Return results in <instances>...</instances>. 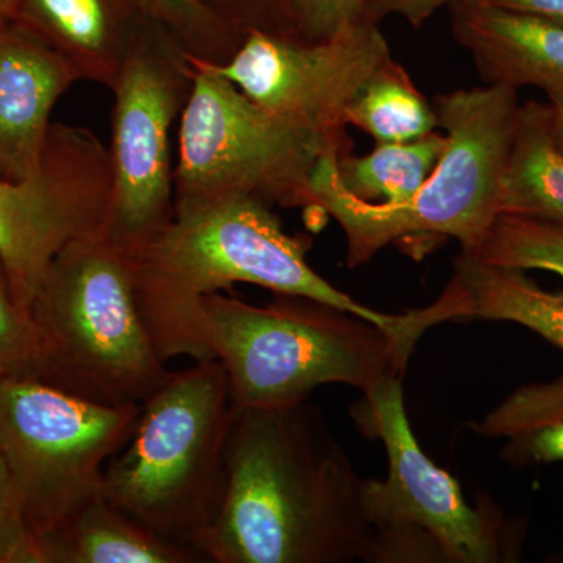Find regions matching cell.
<instances>
[{
  "label": "cell",
  "mask_w": 563,
  "mask_h": 563,
  "mask_svg": "<svg viewBox=\"0 0 563 563\" xmlns=\"http://www.w3.org/2000/svg\"><path fill=\"white\" fill-rule=\"evenodd\" d=\"M390 57L377 22L365 16L320 43L252 32L231 60L210 65L263 110L350 151L347 111Z\"/></svg>",
  "instance_id": "7c38bea8"
},
{
  "label": "cell",
  "mask_w": 563,
  "mask_h": 563,
  "mask_svg": "<svg viewBox=\"0 0 563 563\" xmlns=\"http://www.w3.org/2000/svg\"><path fill=\"white\" fill-rule=\"evenodd\" d=\"M362 481L317 407H235L220 510L195 548L213 563H374Z\"/></svg>",
  "instance_id": "6da1fadb"
},
{
  "label": "cell",
  "mask_w": 563,
  "mask_h": 563,
  "mask_svg": "<svg viewBox=\"0 0 563 563\" xmlns=\"http://www.w3.org/2000/svg\"><path fill=\"white\" fill-rule=\"evenodd\" d=\"M41 352L31 312L16 301L0 255V376H40Z\"/></svg>",
  "instance_id": "cb8c5ba5"
},
{
  "label": "cell",
  "mask_w": 563,
  "mask_h": 563,
  "mask_svg": "<svg viewBox=\"0 0 563 563\" xmlns=\"http://www.w3.org/2000/svg\"><path fill=\"white\" fill-rule=\"evenodd\" d=\"M191 62L192 87L174 163V207L251 196L272 207L313 210L310 179L318 162L329 151H350L263 110L210 63Z\"/></svg>",
  "instance_id": "52a82bcc"
},
{
  "label": "cell",
  "mask_w": 563,
  "mask_h": 563,
  "mask_svg": "<svg viewBox=\"0 0 563 563\" xmlns=\"http://www.w3.org/2000/svg\"><path fill=\"white\" fill-rule=\"evenodd\" d=\"M485 5L520 11L563 24V0H473Z\"/></svg>",
  "instance_id": "f1b7e54d"
},
{
  "label": "cell",
  "mask_w": 563,
  "mask_h": 563,
  "mask_svg": "<svg viewBox=\"0 0 563 563\" xmlns=\"http://www.w3.org/2000/svg\"><path fill=\"white\" fill-rule=\"evenodd\" d=\"M433 320L507 321L523 325L563 351V299L520 269L503 268L461 252L442 295L428 306Z\"/></svg>",
  "instance_id": "2e32d148"
},
{
  "label": "cell",
  "mask_w": 563,
  "mask_h": 563,
  "mask_svg": "<svg viewBox=\"0 0 563 563\" xmlns=\"http://www.w3.org/2000/svg\"><path fill=\"white\" fill-rule=\"evenodd\" d=\"M347 125L376 144L409 143L440 129L431 102L393 57L373 74L347 111Z\"/></svg>",
  "instance_id": "44dd1931"
},
{
  "label": "cell",
  "mask_w": 563,
  "mask_h": 563,
  "mask_svg": "<svg viewBox=\"0 0 563 563\" xmlns=\"http://www.w3.org/2000/svg\"><path fill=\"white\" fill-rule=\"evenodd\" d=\"M488 439H503L501 459L512 466L563 462V376L523 385L476 426Z\"/></svg>",
  "instance_id": "d6986e66"
},
{
  "label": "cell",
  "mask_w": 563,
  "mask_h": 563,
  "mask_svg": "<svg viewBox=\"0 0 563 563\" xmlns=\"http://www.w3.org/2000/svg\"><path fill=\"white\" fill-rule=\"evenodd\" d=\"M499 213L563 225V154L548 103H520L499 187Z\"/></svg>",
  "instance_id": "ac0fdd59"
},
{
  "label": "cell",
  "mask_w": 563,
  "mask_h": 563,
  "mask_svg": "<svg viewBox=\"0 0 563 563\" xmlns=\"http://www.w3.org/2000/svg\"><path fill=\"white\" fill-rule=\"evenodd\" d=\"M240 40L252 32L292 36L290 20L284 0H201Z\"/></svg>",
  "instance_id": "4316f807"
},
{
  "label": "cell",
  "mask_w": 563,
  "mask_h": 563,
  "mask_svg": "<svg viewBox=\"0 0 563 563\" xmlns=\"http://www.w3.org/2000/svg\"><path fill=\"white\" fill-rule=\"evenodd\" d=\"M233 409L217 358L169 372L107 463L103 495L151 531L195 548L220 510Z\"/></svg>",
  "instance_id": "8992f818"
},
{
  "label": "cell",
  "mask_w": 563,
  "mask_h": 563,
  "mask_svg": "<svg viewBox=\"0 0 563 563\" xmlns=\"http://www.w3.org/2000/svg\"><path fill=\"white\" fill-rule=\"evenodd\" d=\"M196 331L207 357L224 366L240 409L295 406L328 384L368 391L404 376L420 340L306 296L254 306L220 291L199 301Z\"/></svg>",
  "instance_id": "3957f363"
},
{
  "label": "cell",
  "mask_w": 563,
  "mask_h": 563,
  "mask_svg": "<svg viewBox=\"0 0 563 563\" xmlns=\"http://www.w3.org/2000/svg\"><path fill=\"white\" fill-rule=\"evenodd\" d=\"M295 38L320 43L366 16L368 0H284Z\"/></svg>",
  "instance_id": "d4e9b609"
},
{
  "label": "cell",
  "mask_w": 563,
  "mask_h": 563,
  "mask_svg": "<svg viewBox=\"0 0 563 563\" xmlns=\"http://www.w3.org/2000/svg\"><path fill=\"white\" fill-rule=\"evenodd\" d=\"M80 81L68 58L10 16H0V176L40 166L55 103Z\"/></svg>",
  "instance_id": "4fadbf2b"
},
{
  "label": "cell",
  "mask_w": 563,
  "mask_h": 563,
  "mask_svg": "<svg viewBox=\"0 0 563 563\" xmlns=\"http://www.w3.org/2000/svg\"><path fill=\"white\" fill-rule=\"evenodd\" d=\"M473 2V0H368L366 18L380 21L387 16H399L409 22L412 27H421L431 20L435 11L450 9L455 3Z\"/></svg>",
  "instance_id": "83f0119b"
},
{
  "label": "cell",
  "mask_w": 563,
  "mask_h": 563,
  "mask_svg": "<svg viewBox=\"0 0 563 563\" xmlns=\"http://www.w3.org/2000/svg\"><path fill=\"white\" fill-rule=\"evenodd\" d=\"M140 406H106L33 376H0V450L36 542L102 493Z\"/></svg>",
  "instance_id": "ba28073f"
},
{
  "label": "cell",
  "mask_w": 563,
  "mask_h": 563,
  "mask_svg": "<svg viewBox=\"0 0 563 563\" xmlns=\"http://www.w3.org/2000/svg\"><path fill=\"white\" fill-rule=\"evenodd\" d=\"M43 563H198L201 553L141 525L103 493L40 540Z\"/></svg>",
  "instance_id": "e0dca14e"
},
{
  "label": "cell",
  "mask_w": 563,
  "mask_h": 563,
  "mask_svg": "<svg viewBox=\"0 0 563 563\" xmlns=\"http://www.w3.org/2000/svg\"><path fill=\"white\" fill-rule=\"evenodd\" d=\"M192 62L179 43L151 22L111 91L109 231L132 250L174 214L172 131L192 87Z\"/></svg>",
  "instance_id": "30bf717a"
},
{
  "label": "cell",
  "mask_w": 563,
  "mask_h": 563,
  "mask_svg": "<svg viewBox=\"0 0 563 563\" xmlns=\"http://www.w3.org/2000/svg\"><path fill=\"white\" fill-rule=\"evenodd\" d=\"M135 3L147 20L198 60L224 65L243 44L201 0H135Z\"/></svg>",
  "instance_id": "603a6c76"
},
{
  "label": "cell",
  "mask_w": 563,
  "mask_h": 563,
  "mask_svg": "<svg viewBox=\"0 0 563 563\" xmlns=\"http://www.w3.org/2000/svg\"><path fill=\"white\" fill-rule=\"evenodd\" d=\"M110 199L109 150L79 125H51L31 176H0V255L22 309L31 312L44 274L66 244L109 224Z\"/></svg>",
  "instance_id": "8fae6325"
},
{
  "label": "cell",
  "mask_w": 563,
  "mask_h": 563,
  "mask_svg": "<svg viewBox=\"0 0 563 563\" xmlns=\"http://www.w3.org/2000/svg\"><path fill=\"white\" fill-rule=\"evenodd\" d=\"M548 106L551 110V125L555 144L563 154V91L548 92Z\"/></svg>",
  "instance_id": "f546056e"
},
{
  "label": "cell",
  "mask_w": 563,
  "mask_h": 563,
  "mask_svg": "<svg viewBox=\"0 0 563 563\" xmlns=\"http://www.w3.org/2000/svg\"><path fill=\"white\" fill-rule=\"evenodd\" d=\"M450 9L455 40L485 85L563 91V24L481 2Z\"/></svg>",
  "instance_id": "5bb4252c"
},
{
  "label": "cell",
  "mask_w": 563,
  "mask_h": 563,
  "mask_svg": "<svg viewBox=\"0 0 563 563\" xmlns=\"http://www.w3.org/2000/svg\"><path fill=\"white\" fill-rule=\"evenodd\" d=\"M16 0H0V16H11Z\"/></svg>",
  "instance_id": "4dcf8cb0"
},
{
  "label": "cell",
  "mask_w": 563,
  "mask_h": 563,
  "mask_svg": "<svg viewBox=\"0 0 563 563\" xmlns=\"http://www.w3.org/2000/svg\"><path fill=\"white\" fill-rule=\"evenodd\" d=\"M128 251L136 306L166 362L210 361L196 331L198 303L235 284L306 296L387 331L417 333L412 313L377 312L314 272L309 240L285 232L273 207L251 196L174 207L165 228Z\"/></svg>",
  "instance_id": "7a4b0ae2"
},
{
  "label": "cell",
  "mask_w": 563,
  "mask_h": 563,
  "mask_svg": "<svg viewBox=\"0 0 563 563\" xmlns=\"http://www.w3.org/2000/svg\"><path fill=\"white\" fill-rule=\"evenodd\" d=\"M10 18L68 58L80 80L110 90L151 24L135 0H16Z\"/></svg>",
  "instance_id": "9a60e30c"
},
{
  "label": "cell",
  "mask_w": 563,
  "mask_h": 563,
  "mask_svg": "<svg viewBox=\"0 0 563 563\" xmlns=\"http://www.w3.org/2000/svg\"><path fill=\"white\" fill-rule=\"evenodd\" d=\"M448 146L446 133L432 132L409 143L376 144L373 152L336 157V174L363 202L401 203L429 179Z\"/></svg>",
  "instance_id": "ffe728a7"
},
{
  "label": "cell",
  "mask_w": 563,
  "mask_h": 563,
  "mask_svg": "<svg viewBox=\"0 0 563 563\" xmlns=\"http://www.w3.org/2000/svg\"><path fill=\"white\" fill-rule=\"evenodd\" d=\"M40 379L106 406H141L168 376L136 306L131 258L109 228L66 244L31 306Z\"/></svg>",
  "instance_id": "5b68a950"
},
{
  "label": "cell",
  "mask_w": 563,
  "mask_h": 563,
  "mask_svg": "<svg viewBox=\"0 0 563 563\" xmlns=\"http://www.w3.org/2000/svg\"><path fill=\"white\" fill-rule=\"evenodd\" d=\"M365 435L387 454L385 479L362 481V507L374 531L418 532L444 563H499L517 558V540L490 501L474 507L461 485L421 450L404 402L402 376H388L351 410Z\"/></svg>",
  "instance_id": "9c48e42d"
},
{
  "label": "cell",
  "mask_w": 563,
  "mask_h": 563,
  "mask_svg": "<svg viewBox=\"0 0 563 563\" xmlns=\"http://www.w3.org/2000/svg\"><path fill=\"white\" fill-rule=\"evenodd\" d=\"M466 254L503 268L540 269L558 274L563 279V225L521 214L499 213L483 242ZM559 296L563 299V292Z\"/></svg>",
  "instance_id": "7402d4cb"
},
{
  "label": "cell",
  "mask_w": 563,
  "mask_h": 563,
  "mask_svg": "<svg viewBox=\"0 0 563 563\" xmlns=\"http://www.w3.org/2000/svg\"><path fill=\"white\" fill-rule=\"evenodd\" d=\"M432 106L448 146L429 179L407 201L363 202L339 179L340 152L329 151L318 162L310 179L313 211L343 229L350 268L413 236H450L462 251H473L498 217L499 187L520 110L518 90L485 85L435 96Z\"/></svg>",
  "instance_id": "277c9868"
},
{
  "label": "cell",
  "mask_w": 563,
  "mask_h": 563,
  "mask_svg": "<svg viewBox=\"0 0 563 563\" xmlns=\"http://www.w3.org/2000/svg\"><path fill=\"white\" fill-rule=\"evenodd\" d=\"M0 563H43L40 544L29 529L20 495L0 450Z\"/></svg>",
  "instance_id": "484cf974"
}]
</instances>
